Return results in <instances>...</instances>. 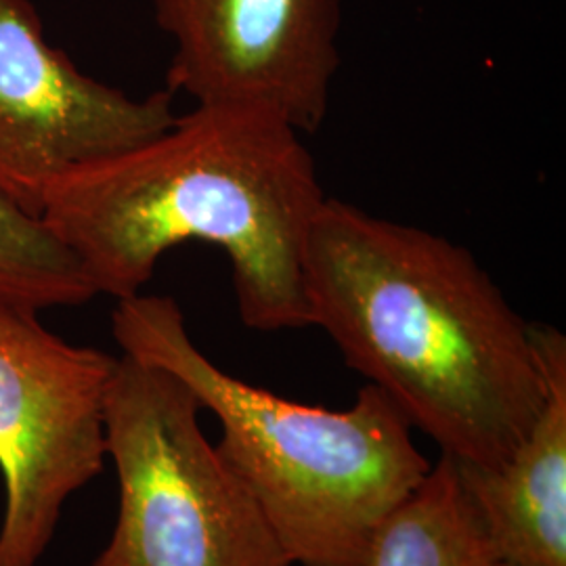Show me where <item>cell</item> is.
<instances>
[{
	"mask_svg": "<svg viewBox=\"0 0 566 566\" xmlns=\"http://www.w3.org/2000/svg\"><path fill=\"white\" fill-rule=\"evenodd\" d=\"M303 287L311 327L453 462L500 465L537 420L533 324L464 245L325 198Z\"/></svg>",
	"mask_w": 566,
	"mask_h": 566,
	"instance_id": "1",
	"label": "cell"
},
{
	"mask_svg": "<svg viewBox=\"0 0 566 566\" xmlns=\"http://www.w3.org/2000/svg\"><path fill=\"white\" fill-rule=\"evenodd\" d=\"M292 124L248 105H196L163 133L46 185L39 217L95 296L142 294L181 243L221 248L245 327H311L303 254L325 202Z\"/></svg>",
	"mask_w": 566,
	"mask_h": 566,
	"instance_id": "2",
	"label": "cell"
},
{
	"mask_svg": "<svg viewBox=\"0 0 566 566\" xmlns=\"http://www.w3.org/2000/svg\"><path fill=\"white\" fill-rule=\"evenodd\" d=\"M112 332L122 355L175 374L217 418L221 458L294 566H369L386 518L432 465L380 388L365 385L336 411L250 385L193 343L170 296L118 301Z\"/></svg>",
	"mask_w": 566,
	"mask_h": 566,
	"instance_id": "3",
	"label": "cell"
},
{
	"mask_svg": "<svg viewBox=\"0 0 566 566\" xmlns=\"http://www.w3.org/2000/svg\"><path fill=\"white\" fill-rule=\"evenodd\" d=\"M193 390L158 365L116 359L105 451L118 514L93 566H294L263 510L200 426Z\"/></svg>",
	"mask_w": 566,
	"mask_h": 566,
	"instance_id": "4",
	"label": "cell"
},
{
	"mask_svg": "<svg viewBox=\"0 0 566 566\" xmlns=\"http://www.w3.org/2000/svg\"><path fill=\"white\" fill-rule=\"evenodd\" d=\"M116 359L0 303V566L39 565L65 502L102 474Z\"/></svg>",
	"mask_w": 566,
	"mask_h": 566,
	"instance_id": "5",
	"label": "cell"
},
{
	"mask_svg": "<svg viewBox=\"0 0 566 566\" xmlns=\"http://www.w3.org/2000/svg\"><path fill=\"white\" fill-rule=\"evenodd\" d=\"M175 42L166 91L322 128L340 67L343 0H154Z\"/></svg>",
	"mask_w": 566,
	"mask_h": 566,
	"instance_id": "6",
	"label": "cell"
},
{
	"mask_svg": "<svg viewBox=\"0 0 566 566\" xmlns=\"http://www.w3.org/2000/svg\"><path fill=\"white\" fill-rule=\"evenodd\" d=\"M168 91L135 99L44 36L30 0H0V196L39 217L65 170L145 142L177 118Z\"/></svg>",
	"mask_w": 566,
	"mask_h": 566,
	"instance_id": "7",
	"label": "cell"
},
{
	"mask_svg": "<svg viewBox=\"0 0 566 566\" xmlns=\"http://www.w3.org/2000/svg\"><path fill=\"white\" fill-rule=\"evenodd\" d=\"M546 399L521 446L500 465L458 464L495 560L566 566V338L533 324Z\"/></svg>",
	"mask_w": 566,
	"mask_h": 566,
	"instance_id": "8",
	"label": "cell"
},
{
	"mask_svg": "<svg viewBox=\"0 0 566 566\" xmlns=\"http://www.w3.org/2000/svg\"><path fill=\"white\" fill-rule=\"evenodd\" d=\"M495 554L458 465L441 453L424 481L392 510L369 566H491Z\"/></svg>",
	"mask_w": 566,
	"mask_h": 566,
	"instance_id": "9",
	"label": "cell"
},
{
	"mask_svg": "<svg viewBox=\"0 0 566 566\" xmlns=\"http://www.w3.org/2000/svg\"><path fill=\"white\" fill-rule=\"evenodd\" d=\"M95 298L76 259L41 217L0 196V303L34 313Z\"/></svg>",
	"mask_w": 566,
	"mask_h": 566,
	"instance_id": "10",
	"label": "cell"
},
{
	"mask_svg": "<svg viewBox=\"0 0 566 566\" xmlns=\"http://www.w3.org/2000/svg\"><path fill=\"white\" fill-rule=\"evenodd\" d=\"M491 566H510V565H506V563H500V560H495V563H493V565Z\"/></svg>",
	"mask_w": 566,
	"mask_h": 566,
	"instance_id": "11",
	"label": "cell"
}]
</instances>
